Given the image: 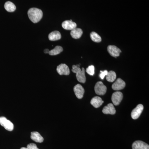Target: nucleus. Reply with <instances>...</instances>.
Segmentation results:
<instances>
[{"mask_svg": "<svg viewBox=\"0 0 149 149\" xmlns=\"http://www.w3.org/2000/svg\"><path fill=\"white\" fill-rule=\"evenodd\" d=\"M27 14L30 20L34 23L39 22L43 17L42 10L35 8L29 9Z\"/></svg>", "mask_w": 149, "mask_h": 149, "instance_id": "1", "label": "nucleus"}, {"mask_svg": "<svg viewBox=\"0 0 149 149\" xmlns=\"http://www.w3.org/2000/svg\"><path fill=\"white\" fill-rule=\"evenodd\" d=\"M72 72L76 73V78L77 81L80 83H84L86 82L85 70L84 68H80V65H73L72 67Z\"/></svg>", "mask_w": 149, "mask_h": 149, "instance_id": "2", "label": "nucleus"}, {"mask_svg": "<svg viewBox=\"0 0 149 149\" xmlns=\"http://www.w3.org/2000/svg\"><path fill=\"white\" fill-rule=\"evenodd\" d=\"M107 88L102 82L99 81L96 83L95 87L96 94L99 95H104L106 93Z\"/></svg>", "mask_w": 149, "mask_h": 149, "instance_id": "3", "label": "nucleus"}, {"mask_svg": "<svg viewBox=\"0 0 149 149\" xmlns=\"http://www.w3.org/2000/svg\"><path fill=\"white\" fill-rule=\"evenodd\" d=\"M0 124L8 131H11L13 130V123L3 116L0 117Z\"/></svg>", "mask_w": 149, "mask_h": 149, "instance_id": "4", "label": "nucleus"}, {"mask_svg": "<svg viewBox=\"0 0 149 149\" xmlns=\"http://www.w3.org/2000/svg\"><path fill=\"white\" fill-rule=\"evenodd\" d=\"M123 98V94L119 91L115 92L112 95L111 100L115 106H118L120 104Z\"/></svg>", "mask_w": 149, "mask_h": 149, "instance_id": "5", "label": "nucleus"}, {"mask_svg": "<svg viewBox=\"0 0 149 149\" xmlns=\"http://www.w3.org/2000/svg\"><path fill=\"white\" fill-rule=\"evenodd\" d=\"M144 109V107L142 104H139L133 110L131 113L132 118L134 120L138 119Z\"/></svg>", "mask_w": 149, "mask_h": 149, "instance_id": "6", "label": "nucleus"}, {"mask_svg": "<svg viewBox=\"0 0 149 149\" xmlns=\"http://www.w3.org/2000/svg\"><path fill=\"white\" fill-rule=\"evenodd\" d=\"M57 71L60 75H69L70 70L68 66L64 63L60 64L57 67Z\"/></svg>", "mask_w": 149, "mask_h": 149, "instance_id": "7", "label": "nucleus"}, {"mask_svg": "<svg viewBox=\"0 0 149 149\" xmlns=\"http://www.w3.org/2000/svg\"><path fill=\"white\" fill-rule=\"evenodd\" d=\"M125 86V82L121 78H118L112 85V88L114 91H118L124 89Z\"/></svg>", "mask_w": 149, "mask_h": 149, "instance_id": "8", "label": "nucleus"}, {"mask_svg": "<svg viewBox=\"0 0 149 149\" xmlns=\"http://www.w3.org/2000/svg\"><path fill=\"white\" fill-rule=\"evenodd\" d=\"M107 51L112 56L116 58L120 55L121 51L120 49L114 45H109L107 47Z\"/></svg>", "mask_w": 149, "mask_h": 149, "instance_id": "9", "label": "nucleus"}, {"mask_svg": "<svg viewBox=\"0 0 149 149\" xmlns=\"http://www.w3.org/2000/svg\"><path fill=\"white\" fill-rule=\"evenodd\" d=\"M73 91L77 98L81 99L83 97L85 93V90L82 85L80 84H77L74 86Z\"/></svg>", "mask_w": 149, "mask_h": 149, "instance_id": "10", "label": "nucleus"}, {"mask_svg": "<svg viewBox=\"0 0 149 149\" xmlns=\"http://www.w3.org/2000/svg\"><path fill=\"white\" fill-rule=\"evenodd\" d=\"M62 26L65 29L72 30L76 28L77 24L75 22H72V19H71L70 20H65L63 22Z\"/></svg>", "mask_w": 149, "mask_h": 149, "instance_id": "11", "label": "nucleus"}, {"mask_svg": "<svg viewBox=\"0 0 149 149\" xmlns=\"http://www.w3.org/2000/svg\"><path fill=\"white\" fill-rule=\"evenodd\" d=\"M133 149H149V146L148 144L141 141H136L132 145Z\"/></svg>", "mask_w": 149, "mask_h": 149, "instance_id": "12", "label": "nucleus"}, {"mask_svg": "<svg viewBox=\"0 0 149 149\" xmlns=\"http://www.w3.org/2000/svg\"><path fill=\"white\" fill-rule=\"evenodd\" d=\"M102 112L104 114L114 115L116 113V111L113 104L109 103L104 107Z\"/></svg>", "mask_w": 149, "mask_h": 149, "instance_id": "13", "label": "nucleus"}, {"mask_svg": "<svg viewBox=\"0 0 149 149\" xmlns=\"http://www.w3.org/2000/svg\"><path fill=\"white\" fill-rule=\"evenodd\" d=\"M104 102L101 98L96 96L91 100V104L94 107L98 108Z\"/></svg>", "mask_w": 149, "mask_h": 149, "instance_id": "14", "label": "nucleus"}, {"mask_svg": "<svg viewBox=\"0 0 149 149\" xmlns=\"http://www.w3.org/2000/svg\"><path fill=\"white\" fill-rule=\"evenodd\" d=\"M31 139L32 140L37 142V143H42L44 141V138L42 137V136L38 133V132H32L31 133Z\"/></svg>", "mask_w": 149, "mask_h": 149, "instance_id": "15", "label": "nucleus"}, {"mask_svg": "<svg viewBox=\"0 0 149 149\" xmlns=\"http://www.w3.org/2000/svg\"><path fill=\"white\" fill-rule=\"evenodd\" d=\"M83 30L79 28H75L72 29L70 32V35L72 38L74 39H78L80 38L83 35Z\"/></svg>", "mask_w": 149, "mask_h": 149, "instance_id": "16", "label": "nucleus"}, {"mask_svg": "<svg viewBox=\"0 0 149 149\" xmlns=\"http://www.w3.org/2000/svg\"><path fill=\"white\" fill-rule=\"evenodd\" d=\"M48 37L49 40L50 41H55L60 40L61 38V35L60 32L58 31H54L51 32L49 34Z\"/></svg>", "mask_w": 149, "mask_h": 149, "instance_id": "17", "label": "nucleus"}, {"mask_svg": "<svg viewBox=\"0 0 149 149\" xmlns=\"http://www.w3.org/2000/svg\"><path fill=\"white\" fill-rule=\"evenodd\" d=\"M4 8L8 12H13L16 9L15 5L10 1L6 2L5 4Z\"/></svg>", "mask_w": 149, "mask_h": 149, "instance_id": "18", "label": "nucleus"}, {"mask_svg": "<svg viewBox=\"0 0 149 149\" xmlns=\"http://www.w3.org/2000/svg\"><path fill=\"white\" fill-rule=\"evenodd\" d=\"M63 51V48L61 46H57L52 50L49 51V54L51 56L56 55L60 54Z\"/></svg>", "mask_w": 149, "mask_h": 149, "instance_id": "19", "label": "nucleus"}, {"mask_svg": "<svg viewBox=\"0 0 149 149\" xmlns=\"http://www.w3.org/2000/svg\"><path fill=\"white\" fill-rule=\"evenodd\" d=\"M116 73L114 72V71H110L109 72H108L107 74L106 75V79L107 81L108 82H114L115 80L116 79Z\"/></svg>", "mask_w": 149, "mask_h": 149, "instance_id": "20", "label": "nucleus"}, {"mask_svg": "<svg viewBox=\"0 0 149 149\" xmlns=\"http://www.w3.org/2000/svg\"><path fill=\"white\" fill-rule=\"evenodd\" d=\"M91 40H93V42H95L99 43L102 41V38L96 32H93L91 33Z\"/></svg>", "mask_w": 149, "mask_h": 149, "instance_id": "21", "label": "nucleus"}, {"mask_svg": "<svg viewBox=\"0 0 149 149\" xmlns=\"http://www.w3.org/2000/svg\"><path fill=\"white\" fill-rule=\"evenodd\" d=\"M95 67L94 65H90L88 68H87L86 71L88 74H90V75L93 76L95 74Z\"/></svg>", "mask_w": 149, "mask_h": 149, "instance_id": "22", "label": "nucleus"}, {"mask_svg": "<svg viewBox=\"0 0 149 149\" xmlns=\"http://www.w3.org/2000/svg\"><path fill=\"white\" fill-rule=\"evenodd\" d=\"M101 73H100V77L102 79V80H103L104 77H105L106 76L108 72L107 70H105L104 71H100Z\"/></svg>", "mask_w": 149, "mask_h": 149, "instance_id": "23", "label": "nucleus"}, {"mask_svg": "<svg viewBox=\"0 0 149 149\" xmlns=\"http://www.w3.org/2000/svg\"><path fill=\"white\" fill-rule=\"evenodd\" d=\"M27 148L29 149H39L37 148V145L34 143H30L27 146Z\"/></svg>", "mask_w": 149, "mask_h": 149, "instance_id": "24", "label": "nucleus"}, {"mask_svg": "<svg viewBox=\"0 0 149 149\" xmlns=\"http://www.w3.org/2000/svg\"><path fill=\"white\" fill-rule=\"evenodd\" d=\"M49 50L48 49H46L44 50V53L45 54L49 53Z\"/></svg>", "mask_w": 149, "mask_h": 149, "instance_id": "25", "label": "nucleus"}, {"mask_svg": "<svg viewBox=\"0 0 149 149\" xmlns=\"http://www.w3.org/2000/svg\"><path fill=\"white\" fill-rule=\"evenodd\" d=\"M20 149H28V148H24V147H23V148H20Z\"/></svg>", "mask_w": 149, "mask_h": 149, "instance_id": "26", "label": "nucleus"}]
</instances>
